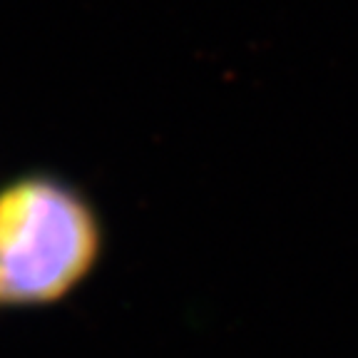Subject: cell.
<instances>
[{
	"mask_svg": "<svg viewBox=\"0 0 358 358\" xmlns=\"http://www.w3.org/2000/svg\"><path fill=\"white\" fill-rule=\"evenodd\" d=\"M105 224L78 185L25 172L0 185V306L45 308L95 274Z\"/></svg>",
	"mask_w": 358,
	"mask_h": 358,
	"instance_id": "6da1fadb",
	"label": "cell"
}]
</instances>
